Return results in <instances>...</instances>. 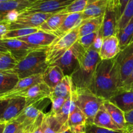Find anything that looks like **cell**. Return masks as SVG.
Listing matches in <instances>:
<instances>
[{"label": "cell", "mask_w": 133, "mask_h": 133, "mask_svg": "<svg viewBox=\"0 0 133 133\" xmlns=\"http://www.w3.org/2000/svg\"><path fill=\"white\" fill-rule=\"evenodd\" d=\"M122 85L120 69L114 57L99 62L88 90L98 97L109 100L119 92Z\"/></svg>", "instance_id": "cell-1"}, {"label": "cell", "mask_w": 133, "mask_h": 133, "mask_svg": "<svg viewBox=\"0 0 133 133\" xmlns=\"http://www.w3.org/2000/svg\"><path fill=\"white\" fill-rule=\"evenodd\" d=\"M101 60L99 52L92 48L86 51L77 67L70 75L75 88H89L93 81L97 64Z\"/></svg>", "instance_id": "cell-2"}, {"label": "cell", "mask_w": 133, "mask_h": 133, "mask_svg": "<svg viewBox=\"0 0 133 133\" xmlns=\"http://www.w3.org/2000/svg\"><path fill=\"white\" fill-rule=\"evenodd\" d=\"M46 49L38 48L31 51L11 70L19 79L42 74L49 66L46 61Z\"/></svg>", "instance_id": "cell-3"}, {"label": "cell", "mask_w": 133, "mask_h": 133, "mask_svg": "<svg viewBox=\"0 0 133 133\" xmlns=\"http://www.w3.org/2000/svg\"><path fill=\"white\" fill-rule=\"evenodd\" d=\"M75 105L85 114L87 123H93L94 118L105 100L87 88H76L74 91Z\"/></svg>", "instance_id": "cell-4"}, {"label": "cell", "mask_w": 133, "mask_h": 133, "mask_svg": "<svg viewBox=\"0 0 133 133\" xmlns=\"http://www.w3.org/2000/svg\"><path fill=\"white\" fill-rule=\"evenodd\" d=\"M79 26L72 29L62 37L57 38L47 48L46 61L49 66L61 58L77 41L79 38Z\"/></svg>", "instance_id": "cell-5"}, {"label": "cell", "mask_w": 133, "mask_h": 133, "mask_svg": "<svg viewBox=\"0 0 133 133\" xmlns=\"http://www.w3.org/2000/svg\"><path fill=\"white\" fill-rule=\"evenodd\" d=\"M86 50L77 41L62 57L51 65H57L62 69L64 75H71L79 65Z\"/></svg>", "instance_id": "cell-6"}, {"label": "cell", "mask_w": 133, "mask_h": 133, "mask_svg": "<svg viewBox=\"0 0 133 133\" xmlns=\"http://www.w3.org/2000/svg\"><path fill=\"white\" fill-rule=\"evenodd\" d=\"M119 19V0H109L106 10L103 14V21L99 30L102 37L116 35Z\"/></svg>", "instance_id": "cell-7"}, {"label": "cell", "mask_w": 133, "mask_h": 133, "mask_svg": "<svg viewBox=\"0 0 133 133\" xmlns=\"http://www.w3.org/2000/svg\"><path fill=\"white\" fill-rule=\"evenodd\" d=\"M29 6L21 11L20 14L35 12L55 14L64 10L75 0H29Z\"/></svg>", "instance_id": "cell-8"}, {"label": "cell", "mask_w": 133, "mask_h": 133, "mask_svg": "<svg viewBox=\"0 0 133 133\" xmlns=\"http://www.w3.org/2000/svg\"><path fill=\"white\" fill-rule=\"evenodd\" d=\"M42 82H43L42 74H38L19 79L12 89L5 93L0 94V101L10 100L17 97L25 98L26 92L29 88Z\"/></svg>", "instance_id": "cell-9"}, {"label": "cell", "mask_w": 133, "mask_h": 133, "mask_svg": "<svg viewBox=\"0 0 133 133\" xmlns=\"http://www.w3.org/2000/svg\"><path fill=\"white\" fill-rule=\"evenodd\" d=\"M53 14L42 12L20 14L15 22L8 25V29L10 31L18 29L38 28Z\"/></svg>", "instance_id": "cell-10"}, {"label": "cell", "mask_w": 133, "mask_h": 133, "mask_svg": "<svg viewBox=\"0 0 133 133\" xmlns=\"http://www.w3.org/2000/svg\"><path fill=\"white\" fill-rule=\"evenodd\" d=\"M1 42L18 62L23 59L31 51L39 48L17 38L2 39Z\"/></svg>", "instance_id": "cell-11"}, {"label": "cell", "mask_w": 133, "mask_h": 133, "mask_svg": "<svg viewBox=\"0 0 133 133\" xmlns=\"http://www.w3.org/2000/svg\"><path fill=\"white\" fill-rule=\"evenodd\" d=\"M48 99H46L26 107L22 113L16 118L22 123L23 129L31 125L37 119L38 117L43 113V111L48 104L47 102Z\"/></svg>", "instance_id": "cell-12"}, {"label": "cell", "mask_w": 133, "mask_h": 133, "mask_svg": "<svg viewBox=\"0 0 133 133\" xmlns=\"http://www.w3.org/2000/svg\"><path fill=\"white\" fill-rule=\"evenodd\" d=\"M120 69L122 83L133 71V42L116 57Z\"/></svg>", "instance_id": "cell-13"}, {"label": "cell", "mask_w": 133, "mask_h": 133, "mask_svg": "<svg viewBox=\"0 0 133 133\" xmlns=\"http://www.w3.org/2000/svg\"><path fill=\"white\" fill-rule=\"evenodd\" d=\"M51 92L52 90L44 82L35 84L29 88L26 92V96L25 97L26 107L49 99Z\"/></svg>", "instance_id": "cell-14"}, {"label": "cell", "mask_w": 133, "mask_h": 133, "mask_svg": "<svg viewBox=\"0 0 133 133\" xmlns=\"http://www.w3.org/2000/svg\"><path fill=\"white\" fill-rule=\"evenodd\" d=\"M26 107L24 97H17L9 100V104L0 116V123H5L16 119Z\"/></svg>", "instance_id": "cell-15"}, {"label": "cell", "mask_w": 133, "mask_h": 133, "mask_svg": "<svg viewBox=\"0 0 133 133\" xmlns=\"http://www.w3.org/2000/svg\"><path fill=\"white\" fill-rule=\"evenodd\" d=\"M56 35L39 30L28 36L18 38L17 39L25 42L36 48H48L57 38Z\"/></svg>", "instance_id": "cell-16"}, {"label": "cell", "mask_w": 133, "mask_h": 133, "mask_svg": "<svg viewBox=\"0 0 133 133\" xmlns=\"http://www.w3.org/2000/svg\"><path fill=\"white\" fill-rule=\"evenodd\" d=\"M119 40L116 35L104 38L99 55L101 60H109L114 58L120 52Z\"/></svg>", "instance_id": "cell-17"}, {"label": "cell", "mask_w": 133, "mask_h": 133, "mask_svg": "<svg viewBox=\"0 0 133 133\" xmlns=\"http://www.w3.org/2000/svg\"><path fill=\"white\" fill-rule=\"evenodd\" d=\"M109 0H88L87 5L83 12V19L95 18L105 13Z\"/></svg>", "instance_id": "cell-18"}, {"label": "cell", "mask_w": 133, "mask_h": 133, "mask_svg": "<svg viewBox=\"0 0 133 133\" xmlns=\"http://www.w3.org/2000/svg\"><path fill=\"white\" fill-rule=\"evenodd\" d=\"M125 113L133 110V89L119 91L109 100Z\"/></svg>", "instance_id": "cell-19"}, {"label": "cell", "mask_w": 133, "mask_h": 133, "mask_svg": "<svg viewBox=\"0 0 133 133\" xmlns=\"http://www.w3.org/2000/svg\"><path fill=\"white\" fill-rule=\"evenodd\" d=\"M64 76L62 69L59 66L57 65H49L42 74L43 82L53 90Z\"/></svg>", "instance_id": "cell-20"}, {"label": "cell", "mask_w": 133, "mask_h": 133, "mask_svg": "<svg viewBox=\"0 0 133 133\" xmlns=\"http://www.w3.org/2000/svg\"><path fill=\"white\" fill-rule=\"evenodd\" d=\"M83 21V12L68 14L60 28L55 33V35L58 38L62 37L72 29L80 25Z\"/></svg>", "instance_id": "cell-21"}, {"label": "cell", "mask_w": 133, "mask_h": 133, "mask_svg": "<svg viewBox=\"0 0 133 133\" xmlns=\"http://www.w3.org/2000/svg\"><path fill=\"white\" fill-rule=\"evenodd\" d=\"M75 89L72 79L70 75H65L61 82L52 90L49 98L51 97H62L68 99L73 91Z\"/></svg>", "instance_id": "cell-22"}, {"label": "cell", "mask_w": 133, "mask_h": 133, "mask_svg": "<svg viewBox=\"0 0 133 133\" xmlns=\"http://www.w3.org/2000/svg\"><path fill=\"white\" fill-rule=\"evenodd\" d=\"M68 14H66L62 11L53 14L44 23H42L38 29L40 31L55 35L66 19Z\"/></svg>", "instance_id": "cell-23"}, {"label": "cell", "mask_w": 133, "mask_h": 133, "mask_svg": "<svg viewBox=\"0 0 133 133\" xmlns=\"http://www.w3.org/2000/svg\"><path fill=\"white\" fill-rule=\"evenodd\" d=\"M93 124L98 127H104L109 129L116 130V131L121 130L112 119L111 116L103 105L101 107L96 115L95 116L93 120Z\"/></svg>", "instance_id": "cell-24"}, {"label": "cell", "mask_w": 133, "mask_h": 133, "mask_svg": "<svg viewBox=\"0 0 133 133\" xmlns=\"http://www.w3.org/2000/svg\"><path fill=\"white\" fill-rule=\"evenodd\" d=\"M103 106L107 110L108 112L111 116L116 124L118 125L119 129L125 130L127 127L125 118V112L122 111L119 108L116 106L114 104L110 102L109 100H105Z\"/></svg>", "instance_id": "cell-25"}, {"label": "cell", "mask_w": 133, "mask_h": 133, "mask_svg": "<svg viewBox=\"0 0 133 133\" xmlns=\"http://www.w3.org/2000/svg\"><path fill=\"white\" fill-rule=\"evenodd\" d=\"M74 91L71 93V96L65 101L64 104L62 107V108L56 114H53L57 120L62 125H65L67 124L68 119L70 113L72 112L76 107L75 99H74Z\"/></svg>", "instance_id": "cell-26"}, {"label": "cell", "mask_w": 133, "mask_h": 133, "mask_svg": "<svg viewBox=\"0 0 133 133\" xmlns=\"http://www.w3.org/2000/svg\"><path fill=\"white\" fill-rule=\"evenodd\" d=\"M103 21V15L95 18L83 20L79 26V37L98 32L101 29Z\"/></svg>", "instance_id": "cell-27"}, {"label": "cell", "mask_w": 133, "mask_h": 133, "mask_svg": "<svg viewBox=\"0 0 133 133\" xmlns=\"http://www.w3.org/2000/svg\"><path fill=\"white\" fill-rule=\"evenodd\" d=\"M19 80L18 75L11 70L0 71V94L5 93L12 89Z\"/></svg>", "instance_id": "cell-28"}, {"label": "cell", "mask_w": 133, "mask_h": 133, "mask_svg": "<svg viewBox=\"0 0 133 133\" xmlns=\"http://www.w3.org/2000/svg\"><path fill=\"white\" fill-rule=\"evenodd\" d=\"M31 3L29 0H13V1L0 2V18L9 12L17 10L22 11L28 7Z\"/></svg>", "instance_id": "cell-29"}, {"label": "cell", "mask_w": 133, "mask_h": 133, "mask_svg": "<svg viewBox=\"0 0 133 133\" xmlns=\"http://www.w3.org/2000/svg\"><path fill=\"white\" fill-rule=\"evenodd\" d=\"M44 121L45 127L44 133H62L69 128L68 123L65 125H62L50 112L45 114Z\"/></svg>", "instance_id": "cell-30"}, {"label": "cell", "mask_w": 133, "mask_h": 133, "mask_svg": "<svg viewBox=\"0 0 133 133\" xmlns=\"http://www.w3.org/2000/svg\"><path fill=\"white\" fill-rule=\"evenodd\" d=\"M87 122V118L85 114L79 107L76 106L74 111L70 113L67 123L68 127H71L79 125L86 124Z\"/></svg>", "instance_id": "cell-31"}, {"label": "cell", "mask_w": 133, "mask_h": 133, "mask_svg": "<svg viewBox=\"0 0 133 133\" xmlns=\"http://www.w3.org/2000/svg\"><path fill=\"white\" fill-rule=\"evenodd\" d=\"M18 61L8 52L0 51V71H7L14 68Z\"/></svg>", "instance_id": "cell-32"}, {"label": "cell", "mask_w": 133, "mask_h": 133, "mask_svg": "<svg viewBox=\"0 0 133 133\" xmlns=\"http://www.w3.org/2000/svg\"><path fill=\"white\" fill-rule=\"evenodd\" d=\"M133 17V0H129L118 21V30L123 29Z\"/></svg>", "instance_id": "cell-33"}, {"label": "cell", "mask_w": 133, "mask_h": 133, "mask_svg": "<svg viewBox=\"0 0 133 133\" xmlns=\"http://www.w3.org/2000/svg\"><path fill=\"white\" fill-rule=\"evenodd\" d=\"M38 31L39 30L38 28H24L10 30V31H8V32L5 34L3 39L18 38L28 36Z\"/></svg>", "instance_id": "cell-34"}, {"label": "cell", "mask_w": 133, "mask_h": 133, "mask_svg": "<svg viewBox=\"0 0 133 133\" xmlns=\"http://www.w3.org/2000/svg\"><path fill=\"white\" fill-rule=\"evenodd\" d=\"M88 0H75L62 12L66 14L83 12L87 5Z\"/></svg>", "instance_id": "cell-35"}, {"label": "cell", "mask_w": 133, "mask_h": 133, "mask_svg": "<svg viewBox=\"0 0 133 133\" xmlns=\"http://www.w3.org/2000/svg\"><path fill=\"white\" fill-rule=\"evenodd\" d=\"M86 133H125V130H112L98 127L93 123H86Z\"/></svg>", "instance_id": "cell-36"}, {"label": "cell", "mask_w": 133, "mask_h": 133, "mask_svg": "<svg viewBox=\"0 0 133 133\" xmlns=\"http://www.w3.org/2000/svg\"><path fill=\"white\" fill-rule=\"evenodd\" d=\"M97 34H98V32H96L81 36V37L79 38L77 41L87 51L92 47V45L94 43L96 37L97 36Z\"/></svg>", "instance_id": "cell-37"}, {"label": "cell", "mask_w": 133, "mask_h": 133, "mask_svg": "<svg viewBox=\"0 0 133 133\" xmlns=\"http://www.w3.org/2000/svg\"><path fill=\"white\" fill-rule=\"evenodd\" d=\"M116 36L119 40V48L121 50H123L125 48H127L131 43L133 42L132 39L130 38L125 32L123 31V29L118 30Z\"/></svg>", "instance_id": "cell-38"}, {"label": "cell", "mask_w": 133, "mask_h": 133, "mask_svg": "<svg viewBox=\"0 0 133 133\" xmlns=\"http://www.w3.org/2000/svg\"><path fill=\"white\" fill-rule=\"evenodd\" d=\"M49 99L50 100L51 103H52L51 109L49 112L53 115V114H56L62 108L67 99L62 98V97H51V98H49Z\"/></svg>", "instance_id": "cell-39"}, {"label": "cell", "mask_w": 133, "mask_h": 133, "mask_svg": "<svg viewBox=\"0 0 133 133\" xmlns=\"http://www.w3.org/2000/svg\"><path fill=\"white\" fill-rule=\"evenodd\" d=\"M22 127V123L17 119H14L6 123L3 133H16Z\"/></svg>", "instance_id": "cell-40"}, {"label": "cell", "mask_w": 133, "mask_h": 133, "mask_svg": "<svg viewBox=\"0 0 133 133\" xmlns=\"http://www.w3.org/2000/svg\"><path fill=\"white\" fill-rule=\"evenodd\" d=\"M133 89V71L131 75L123 82L119 91H127Z\"/></svg>", "instance_id": "cell-41"}, {"label": "cell", "mask_w": 133, "mask_h": 133, "mask_svg": "<svg viewBox=\"0 0 133 133\" xmlns=\"http://www.w3.org/2000/svg\"><path fill=\"white\" fill-rule=\"evenodd\" d=\"M103 40V38L102 37V35H101L99 31L96 40H95L94 43L93 45H92V47H91L90 48H92V49H94V50L99 52L100 49H101V45H102Z\"/></svg>", "instance_id": "cell-42"}, {"label": "cell", "mask_w": 133, "mask_h": 133, "mask_svg": "<svg viewBox=\"0 0 133 133\" xmlns=\"http://www.w3.org/2000/svg\"><path fill=\"white\" fill-rule=\"evenodd\" d=\"M123 30L133 40V17L131 18V20L129 22V23H127V25L125 26V27Z\"/></svg>", "instance_id": "cell-43"}, {"label": "cell", "mask_w": 133, "mask_h": 133, "mask_svg": "<svg viewBox=\"0 0 133 133\" xmlns=\"http://www.w3.org/2000/svg\"><path fill=\"white\" fill-rule=\"evenodd\" d=\"M125 118L127 127H133V110L125 113Z\"/></svg>", "instance_id": "cell-44"}, {"label": "cell", "mask_w": 133, "mask_h": 133, "mask_svg": "<svg viewBox=\"0 0 133 133\" xmlns=\"http://www.w3.org/2000/svg\"><path fill=\"white\" fill-rule=\"evenodd\" d=\"M69 129L73 133H86V124L73 126Z\"/></svg>", "instance_id": "cell-45"}, {"label": "cell", "mask_w": 133, "mask_h": 133, "mask_svg": "<svg viewBox=\"0 0 133 133\" xmlns=\"http://www.w3.org/2000/svg\"><path fill=\"white\" fill-rule=\"evenodd\" d=\"M8 24L4 22H0V40L3 38V36L8 32Z\"/></svg>", "instance_id": "cell-46"}, {"label": "cell", "mask_w": 133, "mask_h": 133, "mask_svg": "<svg viewBox=\"0 0 133 133\" xmlns=\"http://www.w3.org/2000/svg\"><path fill=\"white\" fill-rule=\"evenodd\" d=\"M45 121H44V119H43L42 122L40 124L38 125L36 127H35V130L33 131L32 133H44V130H45Z\"/></svg>", "instance_id": "cell-47"}, {"label": "cell", "mask_w": 133, "mask_h": 133, "mask_svg": "<svg viewBox=\"0 0 133 133\" xmlns=\"http://www.w3.org/2000/svg\"><path fill=\"white\" fill-rule=\"evenodd\" d=\"M129 0H119V18L122 16Z\"/></svg>", "instance_id": "cell-48"}, {"label": "cell", "mask_w": 133, "mask_h": 133, "mask_svg": "<svg viewBox=\"0 0 133 133\" xmlns=\"http://www.w3.org/2000/svg\"><path fill=\"white\" fill-rule=\"evenodd\" d=\"M9 100H3V101H0V116L3 114L5 109L7 107L8 104H9Z\"/></svg>", "instance_id": "cell-49"}, {"label": "cell", "mask_w": 133, "mask_h": 133, "mask_svg": "<svg viewBox=\"0 0 133 133\" xmlns=\"http://www.w3.org/2000/svg\"><path fill=\"white\" fill-rule=\"evenodd\" d=\"M5 125H6L5 123H0V133H3Z\"/></svg>", "instance_id": "cell-50"}, {"label": "cell", "mask_w": 133, "mask_h": 133, "mask_svg": "<svg viewBox=\"0 0 133 133\" xmlns=\"http://www.w3.org/2000/svg\"><path fill=\"white\" fill-rule=\"evenodd\" d=\"M125 130H126L128 133H133V127H127Z\"/></svg>", "instance_id": "cell-51"}, {"label": "cell", "mask_w": 133, "mask_h": 133, "mask_svg": "<svg viewBox=\"0 0 133 133\" xmlns=\"http://www.w3.org/2000/svg\"><path fill=\"white\" fill-rule=\"evenodd\" d=\"M23 131H24V129H23V127H22V128L19 129L18 130V131H17V132L16 133H22V132H23Z\"/></svg>", "instance_id": "cell-52"}, {"label": "cell", "mask_w": 133, "mask_h": 133, "mask_svg": "<svg viewBox=\"0 0 133 133\" xmlns=\"http://www.w3.org/2000/svg\"><path fill=\"white\" fill-rule=\"evenodd\" d=\"M62 133H73V132H71V131H70V129L68 128V129H67L66 130V131H64V132H62Z\"/></svg>", "instance_id": "cell-53"}, {"label": "cell", "mask_w": 133, "mask_h": 133, "mask_svg": "<svg viewBox=\"0 0 133 133\" xmlns=\"http://www.w3.org/2000/svg\"><path fill=\"white\" fill-rule=\"evenodd\" d=\"M13 1V0H0V2H5V1Z\"/></svg>", "instance_id": "cell-54"}, {"label": "cell", "mask_w": 133, "mask_h": 133, "mask_svg": "<svg viewBox=\"0 0 133 133\" xmlns=\"http://www.w3.org/2000/svg\"><path fill=\"white\" fill-rule=\"evenodd\" d=\"M22 133H26V131H25V129H24V131H23V132H22Z\"/></svg>", "instance_id": "cell-55"}, {"label": "cell", "mask_w": 133, "mask_h": 133, "mask_svg": "<svg viewBox=\"0 0 133 133\" xmlns=\"http://www.w3.org/2000/svg\"><path fill=\"white\" fill-rule=\"evenodd\" d=\"M125 133H128V132H127V131H126V130H125Z\"/></svg>", "instance_id": "cell-56"}]
</instances>
